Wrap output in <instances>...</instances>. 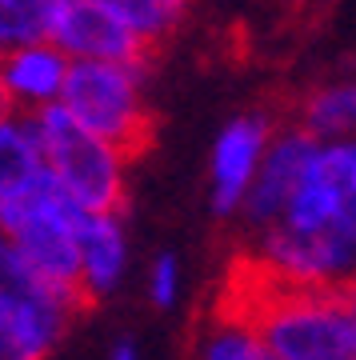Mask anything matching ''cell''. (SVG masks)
I'll list each match as a JSON object with an SVG mask.
<instances>
[{
  "label": "cell",
  "mask_w": 356,
  "mask_h": 360,
  "mask_svg": "<svg viewBox=\"0 0 356 360\" xmlns=\"http://www.w3.org/2000/svg\"><path fill=\"white\" fill-rule=\"evenodd\" d=\"M156 4H160V13H165L168 20H172V25H177V20H180V13H184V4H189V0H156Z\"/></svg>",
  "instance_id": "cell-16"
},
{
  "label": "cell",
  "mask_w": 356,
  "mask_h": 360,
  "mask_svg": "<svg viewBox=\"0 0 356 360\" xmlns=\"http://www.w3.org/2000/svg\"><path fill=\"white\" fill-rule=\"evenodd\" d=\"M96 4H104V8H108V13H113L125 28H132L148 49L160 44V40L168 37V28H172V20L160 13V4H156V0H96Z\"/></svg>",
  "instance_id": "cell-13"
},
{
  "label": "cell",
  "mask_w": 356,
  "mask_h": 360,
  "mask_svg": "<svg viewBox=\"0 0 356 360\" xmlns=\"http://www.w3.org/2000/svg\"><path fill=\"white\" fill-rule=\"evenodd\" d=\"M44 144V165L61 193L89 217H120L128 200V156L80 129L61 104L32 116Z\"/></svg>",
  "instance_id": "cell-2"
},
{
  "label": "cell",
  "mask_w": 356,
  "mask_h": 360,
  "mask_svg": "<svg viewBox=\"0 0 356 360\" xmlns=\"http://www.w3.org/2000/svg\"><path fill=\"white\" fill-rule=\"evenodd\" d=\"M52 44L68 60H101V65L128 68H144L148 52H153L132 28H125L96 0H56Z\"/></svg>",
  "instance_id": "cell-6"
},
{
  "label": "cell",
  "mask_w": 356,
  "mask_h": 360,
  "mask_svg": "<svg viewBox=\"0 0 356 360\" xmlns=\"http://www.w3.org/2000/svg\"><path fill=\"white\" fill-rule=\"evenodd\" d=\"M317 153H320V141L312 132H305L300 124L276 132V141H272V148L265 156V168H260L253 193H248V205L241 212V220L253 229V236L276 229L284 220V208H288L293 193L300 188V180H305Z\"/></svg>",
  "instance_id": "cell-7"
},
{
  "label": "cell",
  "mask_w": 356,
  "mask_h": 360,
  "mask_svg": "<svg viewBox=\"0 0 356 360\" xmlns=\"http://www.w3.org/2000/svg\"><path fill=\"white\" fill-rule=\"evenodd\" d=\"M104 360H140V348L132 345L128 336H120V340H116V345L108 348V356H104Z\"/></svg>",
  "instance_id": "cell-15"
},
{
  "label": "cell",
  "mask_w": 356,
  "mask_h": 360,
  "mask_svg": "<svg viewBox=\"0 0 356 360\" xmlns=\"http://www.w3.org/2000/svg\"><path fill=\"white\" fill-rule=\"evenodd\" d=\"M300 129L312 132L320 144L356 141V77L308 92L300 104Z\"/></svg>",
  "instance_id": "cell-11"
},
{
  "label": "cell",
  "mask_w": 356,
  "mask_h": 360,
  "mask_svg": "<svg viewBox=\"0 0 356 360\" xmlns=\"http://www.w3.org/2000/svg\"><path fill=\"white\" fill-rule=\"evenodd\" d=\"M180 288H184V272H180V257L177 252H156L144 269V292H148V304L160 312L177 309Z\"/></svg>",
  "instance_id": "cell-14"
},
{
  "label": "cell",
  "mask_w": 356,
  "mask_h": 360,
  "mask_svg": "<svg viewBox=\"0 0 356 360\" xmlns=\"http://www.w3.org/2000/svg\"><path fill=\"white\" fill-rule=\"evenodd\" d=\"M189 360H272L256 321L236 304H224L196 328Z\"/></svg>",
  "instance_id": "cell-10"
},
{
  "label": "cell",
  "mask_w": 356,
  "mask_h": 360,
  "mask_svg": "<svg viewBox=\"0 0 356 360\" xmlns=\"http://www.w3.org/2000/svg\"><path fill=\"white\" fill-rule=\"evenodd\" d=\"M144 68L101 65V60H72L68 84H64L61 108L80 129L108 141L113 148L132 160L153 141V112L140 92Z\"/></svg>",
  "instance_id": "cell-3"
},
{
  "label": "cell",
  "mask_w": 356,
  "mask_h": 360,
  "mask_svg": "<svg viewBox=\"0 0 356 360\" xmlns=\"http://www.w3.org/2000/svg\"><path fill=\"white\" fill-rule=\"evenodd\" d=\"M128 232L120 217H84L80 224V292L84 304H96L125 284Z\"/></svg>",
  "instance_id": "cell-9"
},
{
  "label": "cell",
  "mask_w": 356,
  "mask_h": 360,
  "mask_svg": "<svg viewBox=\"0 0 356 360\" xmlns=\"http://www.w3.org/2000/svg\"><path fill=\"white\" fill-rule=\"evenodd\" d=\"M68 68H72V60L52 40L4 52V65H0L4 112L37 116L44 108H52V104H61L64 84H68Z\"/></svg>",
  "instance_id": "cell-8"
},
{
  "label": "cell",
  "mask_w": 356,
  "mask_h": 360,
  "mask_svg": "<svg viewBox=\"0 0 356 360\" xmlns=\"http://www.w3.org/2000/svg\"><path fill=\"white\" fill-rule=\"evenodd\" d=\"M272 141H276V129L260 112H244L220 129L208 156V205L220 220L244 212Z\"/></svg>",
  "instance_id": "cell-5"
},
{
  "label": "cell",
  "mask_w": 356,
  "mask_h": 360,
  "mask_svg": "<svg viewBox=\"0 0 356 360\" xmlns=\"http://www.w3.org/2000/svg\"><path fill=\"white\" fill-rule=\"evenodd\" d=\"M56 0H0V40L4 52L28 49V44H49Z\"/></svg>",
  "instance_id": "cell-12"
},
{
  "label": "cell",
  "mask_w": 356,
  "mask_h": 360,
  "mask_svg": "<svg viewBox=\"0 0 356 360\" xmlns=\"http://www.w3.org/2000/svg\"><path fill=\"white\" fill-rule=\"evenodd\" d=\"M80 309V300L40 284L0 248V360H49Z\"/></svg>",
  "instance_id": "cell-4"
},
{
  "label": "cell",
  "mask_w": 356,
  "mask_h": 360,
  "mask_svg": "<svg viewBox=\"0 0 356 360\" xmlns=\"http://www.w3.org/2000/svg\"><path fill=\"white\" fill-rule=\"evenodd\" d=\"M241 284L232 304L256 321L272 360H356V281L288 288L253 269Z\"/></svg>",
  "instance_id": "cell-1"
}]
</instances>
